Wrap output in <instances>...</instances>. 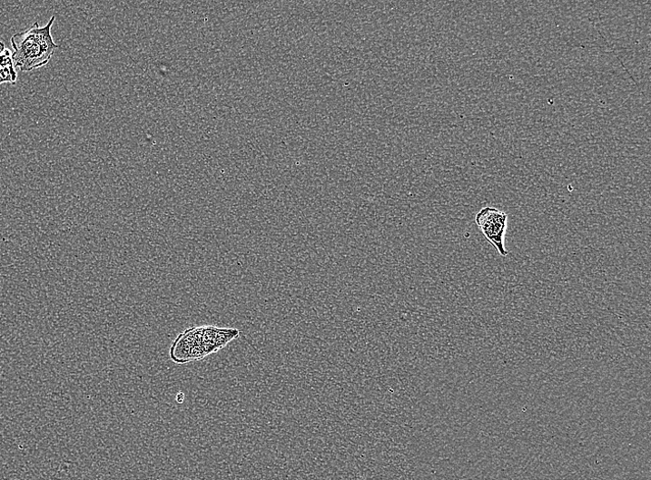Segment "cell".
<instances>
[{"mask_svg":"<svg viewBox=\"0 0 651 480\" xmlns=\"http://www.w3.org/2000/svg\"><path fill=\"white\" fill-rule=\"evenodd\" d=\"M55 21L56 16L54 15L44 26L41 27L38 23H35L28 30L13 35L11 43L15 68L29 73L49 63L60 47L52 34Z\"/></svg>","mask_w":651,"mask_h":480,"instance_id":"obj_1","label":"cell"},{"mask_svg":"<svg viewBox=\"0 0 651 480\" xmlns=\"http://www.w3.org/2000/svg\"><path fill=\"white\" fill-rule=\"evenodd\" d=\"M476 223L486 240L503 257L508 255L505 239L508 227V213L494 207H484L476 217Z\"/></svg>","mask_w":651,"mask_h":480,"instance_id":"obj_2","label":"cell"},{"mask_svg":"<svg viewBox=\"0 0 651 480\" xmlns=\"http://www.w3.org/2000/svg\"><path fill=\"white\" fill-rule=\"evenodd\" d=\"M171 358L177 364L202 360L210 356L202 335V327L191 328L178 336L170 350Z\"/></svg>","mask_w":651,"mask_h":480,"instance_id":"obj_3","label":"cell"},{"mask_svg":"<svg viewBox=\"0 0 651 480\" xmlns=\"http://www.w3.org/2000/svg\"><path fill=\"white\" fill-rule=\"evenodd\" d=\"M14 67L15 64L12 51L6 48L5 44L0 40V71Z\"/></svg>","mask_w":651,"mask_h":480,"instance_id":"obj_4","label":"cell"},{"mask_svg":"<svg viewBox=\"0 0 651 480\" xmlns=\"http://www.w3.org/2000/svg\"><path fill=\"white\" fill-rule=\"evenodd\" d=\"M176 400H177V402H178L179 404H182V403L183 402V400H184V395H183V393H182V392L178 393V395H177V397H176Z\"/></svg>","mask_w":651,"mask_h":480,"instance_id":"obj_5","label":"cell"}]
</instances>
